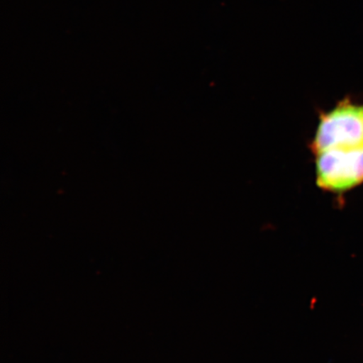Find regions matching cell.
Returning <instances> with one entry per match:
<instances>
[{
    "label": "cell",
    "mask_w": 363,
    "mask_h": 363,
    "mask_svg": "<svg viewBox=\"0 0 363 363\" xmlns=\"http://www.w3.org/2000/svg\"><path fill=\"white\" fill-rule=\"evenodd\" d=\"M310 147L314 154L330 149L363 148V104L347 96L333 110L320 113Z\"/></svg>",
    "instance_id": "6da1fadb"
},
{
    "label": "cell",
    "mask_w": 363,
    "mask_h": 363,
    "mask_svg": "<svg viewBox=\"0 0 363 363\" xmlns=\"http://www.w3.org/2000/svg\"><path fill=\"white\" fill-rule=\"evenodd\" d=\"M318 187L342 195L363 184V148L330 149L315 154Z\"/></svg>",
    "instance_id": "7a4b0ae2"
}]
</instances>
